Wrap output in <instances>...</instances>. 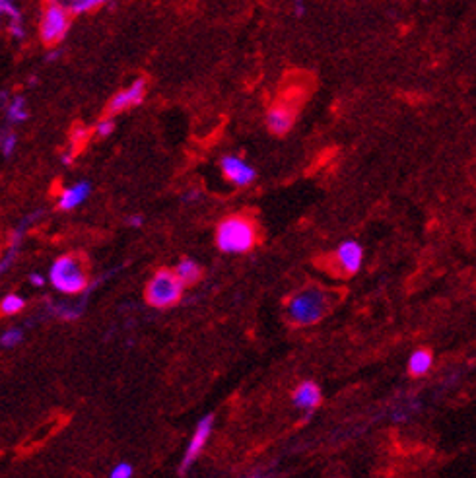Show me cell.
Instances as JSON below:
<instances>
[{"label": "cell", "instance_id": "obj_1", "mask_svg": "<svg viewBox=\"0 0 476 478\" xmlns=\"http://www.w3.org/2000/svg\"><path fill=\"white\" fill-rule=\"evenodd\" d=\"M218 249L228 255H243L257 243V228L245 216H228L218 224Z\"/></svg>", "mask_w": 476, "mask_h": 478}, {"label": "cell", "instance_id": "obj_2", "mask_svg": "<svg viewBox=\"0 0 476 478\" xmlns=\"http://www.w3.org/2000/svg\"><path fill=\"white\" fill-rule=\"evenodd\" d=\"M327 311L328 296L317 286L299 290L286 304V317L294 325H301V327L319 323Z\"/></svg>", "mask_w": 476, "mask_h": 478}, {"label": "cell", "instance_id": "obj_3", "mask_svg": "<svg viewBox=\"0 0 476 478\" xmlns=\"http://www.w3.org/2000/svg\"><path fill=\"white\" fill-rule=\"evenodd\" d=\"M49 282L55 286V290L62 294H80L88 286V274L84 270V265L74 255H62L51 265L49 270Z\"/></svg>", "mask_w": 476, "mask_h": 478}, {"label": "cell", "instance_id": "obj_4", "mask_svg": "<svg viewBox=\"0 0 476 478\" xmlns=\"http://www.w3.org/2000/svg\"><path fill=\"white\" fill-rule=\"evenodd\" d=\"M185 286L173 270H157L146 286V301L154 307H172L183 298Z\"/></svg>", "mask_w": 476, "mask_h": 478}, {"label": "cell", "instance_id": "obj_5", "mask_svg": "<svg viewBox=\"0 0 476 478\" xmlns=\"http://www.w3.org/2000/svg\"><path fill=\"white\" fill-rule=\"evenodd\" d=\"M70 18H72L70 10L65 4H60L59 0L47 2L43 18H41V26H39L41 41L45 45H57L67 38L68 30H70Z\"/></svg>", "mask_w": 476, "mask_h": 478}, {"label": "cell", "instance_id": "obj_6", "mask_svg": "<svg viewBox=\"0 0 476 478\" xmlns=\"http://www.w3.org/2000/svg\"><path fill=\"white\" fill-rule=\"evenodd\" d=\"M296 105L288 101V99H280L268 107L267 111V127L268 130L276 136L288 135L296 123Z\"/></svg>", "mask_w": 476, "mask_h": 478}, {"label": "cell", "instance_id": "obj_7", "mask_svg": "<svg viewBox=\"0 0 476 478\" xmlns=\"http://www.w3.org/2000/svg\"><path fill=\"white\" fill-rule=\"evenodd\" d=\"M146 91H148V82H146V78H138V80H134L131 86H127L125 90L117 91L113 99L107 105V115L111 117V115H117V113H123L131 109V107H136V105H140L144 101V97H146Z\"/></svg>", "mask_w": 476, "mask_h": 478}, {"label": "cell", "instance_id": "obj_8", "mask_svg": "<svg viewBox=\"0 0 476 478\" xmlns=\"http://www.w3.org/2000/svg\"><path fill=\"white\" fill-rule=\"evenodd\" d=\"M220 169H222L223 177L236 187H247L257 179V172L253 165H249L243 157L233 156V154H228L220 160Z\"/></svg>", "mask_w": 476, "mask_h": 478}, {"label": "cell", "instance_id": "obj_9", "mask_svg": "<svg viewBox=\"0 0 476 478\" xmlns=\"http://www.w3.org/2000/svg\"><path fill=\"white\" fill-rule=\"evenodd\" d=\"M212 426H214V416L209 414V416H204V418L197 424L193 432V438L189 441V445H187L185 457H183V461H181V469L179 471L185 472L191 465L197 461V457L201 455L204 445L209 443L210 440V433H212Z\"/></svg>", "mask_w": 476, "mask_h": 478}, {"label": "cell", "instance_id": "obj_10", "mask_svg": "<svg viewBox=\"0 0 476 478\" xmlns=\"http://www.w3.org/2000/svg\"><path fill=\"white\" fill-rule=\"evenodd\" d=\"M336 262H338V267L344 274H348V277L356 274L358 270L362 269V262H364V249L354 239L343 241L341 247L336 249Z\"/></svg>", "mask_w": 476, "mask_h": 478}, {"label": "cell", "instance_id": "obj_11", "mask_svg": "<svg viewBox=\"0 0 476 478\" xmlns=\"http://www.w3.org/2000/svg\"><path fill=\"white\" fill-rule=\"evenodd\" d=\"M292 401H294V404L298 406L299 411H307V412L315 411V408L321 404L319 385L313 382H304L298 389H296V391H294Z\"/></svg>", "mask_w": 476, "mask_h": 478}, {"label": "cell", "instance_id": "obj_12", "mask_svg": "<svg viewBox=\"0 0 476 478\" xmlns=\"http://www.w3.org/2000/svg\"><path fill=\"white\" fill-rule=\"evenodd\" d=\"M92 193V185H89L88 181H80V183H76L72 187L65 189L62 193H60L59 199V209L60 210H72L76 206H80L86 199Z\"/></svg>", "mask_w": 476, "mask_h": 478}, {"label": "cell", "instance_id": "obj_13", "mask_svg": "<svg viewBox=\"0 0 476 478\" xmlns=\"http://www.w3.org/2000/svg\"><path fill=\"white\" fill-rule=\"evenodd\" d=\"M433 366V356L428 348H418L412 352L409 358V374L414 377H422L426 375Z\"/></svg>", "mask_w": 476, "mask_h": 478}, {"label": "cell", "instance_id": "obj_14", "mask_svg": "<svg viewBox=\"0 0 476 478\" xmlns=\"http://www.w3.org/2000/svg\"><path fill=\"white\" fill-rule=\"evenodd\" d=\"M173 272H175V277L183 282V286L199 282V278H201V274H202L199 262L193 261V259H181V261L177 262V267H175Z\"/></svg>", "mask_w": 476, "mask_h": 478}, {"label": "cell", "instance_id": "obj_15", "mask_svg": "<svg viewBox=\"0 0 476 478\" xmlns=\"http://www.w3.org/2000/svg\"><path fill=\"white\" fill-rule=\"evenodd\" d=\"M109 0H70V14H84V12H89L94 8L101 6Z\"/></svg>", "mask_w": 476, "mask_h": 478}, {"label": "cell", "instance_id": "obj_16", "mask_svg": "<svg viewBox=\"0 0 476 478\" xmlns=\"http://www.w3.org/2000/svg\"><path fill=\"white\" fill-rule=\"evenodd\" d=\"M23 306H26V301H23L20 296H6V298L2 299V304H0V311L6 315H14L18 311H22Z\"/></svg>", "mask_w": 476, "mask_h": 478}, {"label": "cell", "instance_id": "obj_17", "mask_svg": "<svg viewBox=\"0 0 476 478\" xmlns=\"http://www.w3.org/2000/svg\"><path fill=\"white\" fill-rule=\"evenodd\" d=\"M115 130V121L113 117H105L96 125V135L101 136V138H107Z\"/></svg>", "mask_w": 476, "mask_h": 478}, {"label": "cell", "instance_id": "obj_18", "mask_svg": "<svg viewBox=\"0 0 476 478\" xmlns=\"http://www.w3.org/2000/svg\"><path fill=\"white\" fill-rule=\"evenodd\" d=\"M134 474V469L133 465L128 463H119L113 467L111 474H109V478H133Z\"/></svg>", "mask_w": 476, "mask_h": 478}, {"label": "cell", "instance_id": "obj_19", "mask_svg": "<svg viewBox=\"0 0 476 478\" xmlns=\"http://www.w3.org/2000/svg\"><path fill=\"white\" fill-rule=\"evenodd\" d=\"M22 340V330L18 329H10L4 333V336L0 338V343H2V346H14V344H18Z\"/></svg>", "mask_w": 476, "mask_h": 478}, {"label": "cell", "instance_id": "obj_20", "mask_svg": "<svg viewBox=\"0 0 476 478\" xmlns=\"http://www.w3.org/2000/svg\"><path fill=\"white\" fill-rule=\"evenodd\" d=\"M294 12L298 18L305 16V0H294Z\"/></svg>", "mask_w": 476, "mask_h": 478}, {"label": "cell", "instance_id": "obj_21", "mask_svg": "<svg viewBox=\"0 0 476 478\" xmlns=\"http://www.w3.org/2000/svg\"><path fill=\"white\" fill-rule=\"evenodd\" d=\"M142 224H144V218H142L140 214L128 218V226H131V228H142Z\"/></svg>", "mask_w": 476, "mask_h": 478}, {"label": "cell", "instance_id": "obj_22", "mask_svg": "<svg viewBox=\"0 0 476 478\" xmlns=\"http://www.w3.org/2000/svg\"><path fill=\"white\" fill-rule=\"evenodd\" d=\"M31 282H33V284H38V286H43L45 284L43 278L38 277V274H33V277H31Z\"/></svg>", "mask_w": 476, "mask_h": 478}, {"label": "cell", "instance_id": "obj_23", "mask_svg": "<svg viewBox=\"0 0 476 478\" xmlns=\"http://www.w3.org/2000/svg\"><path fill=\"white\" fill-rule=\"evenodd\" d=\"M422 2H428V0H422Z\"/></svg>", "mask_w": 476, "mask_h": 478}]
</instances>
